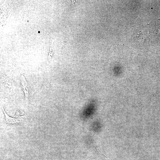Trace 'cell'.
Wrapping results in <instances>:
<instances>
[{"label": "cell", "mask_w": 160, "mask_h": 160, "mask_svg": "<svg viewBox=\"0 0 160 160\" xmlns=\"http://www.w3.org/2000/svg\"><path fill=\"white\" fill-rule=\"evenodd\" d=\"M1 108L5 116V119L6 122L9 124H13L20 122V120H22L21 119H16L9 116L5 112L3 105H1Z\"/></svg>", "instance_id": "obj_2"}, {"label": "cell", "mask_w": 160, "mask_h": 160, "mask_svg": "<svg viewBox=\"0 0 160 160\" xmlns=\"http://www.w3.org/2000/svg\"><path fill=\"white\" fill-rule=\"evenodd\" d=\"M144 31H140L137 33L136 38L137 41L142 42L144 41L147 37V33H145Z\"/></svg>", "instance_id": "obj_3"}, {"label": "cell", "mask_w": 160, "mask_h": 160, "mask_svg": "<svg viewBox=\"0 0 160 160\" xmlns=\"http://www.w3.org/2000/svg\"><path fill=\"white\" fill-rule=\"evenodd\" d=\"M20 79L23 89L25 94V100L27 103L29 101V98L28 83L23 75L21 76Z\"/></svg>", "instance_id": "obj_1"}]
</instances>
